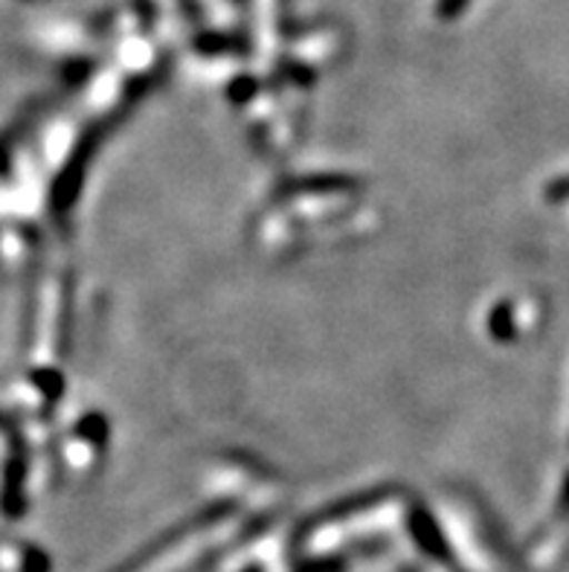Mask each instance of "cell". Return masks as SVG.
Returning <instances> with one entry per match:
<instances>
[{"instance_id": "obj_3", "label": "cell", "mask_w": 569, "mask_h": 572, "mask_svg": "<svg viewBox=\"0 0 569 572\" xmlns=\"http://www.w3.org/2000/svg\"><path fill=\"white\" fill-rule=\"evenodd\" d=\"M468 3H471V0H439V7H436V16L442 18V21H453V18L462 16Z\"/></svg>"}, {"instance_id": "obj_2", "label": "cell", "mask_w": 569, "mask_h": 572, "mask_svg": "<svg viewBox=\"0 0 569 572\" xmlns=\"http://www.w3.org/2000/svg\"><path fill=\"white\" fill-rule=\"evenodd\" d=\"M491 334L500 340H509L511 329H509V305H497L495 311H491Z\"/></svg>"}, {"instance_id": "obj_4", "label": "cell", "mask_w": 569, "mask_h": 572, "mask_svg": "<svg viewBox=\"0 0 569 572\" xmlns=\"http://www.w3.org/2000/svg\"><path fill=\"white\" fill-rule=\"evenodd\" d=\"M547 195L552 198V201H558V198H569V178H561V181H555L552 187L547 189Z\"/></svg>"}, {"instance_id": "obj_1", "label": "cell", "mask_w": 569, "mask_h": 572, "mask_svg": "<svg viewBox=\"0 0 569 572\" xmlns=\"http://www.w3.org/2000/svg\"><path fill=\"white\" fill-rule=\"evenodd\" d=\"M410 529H412V538L419 541V546L427 552V555L450 564L448 543H445L442 532H439V526H436L433 518H430L425 509H416V512L410 514Z\"/></svg>"}]
</instances>
